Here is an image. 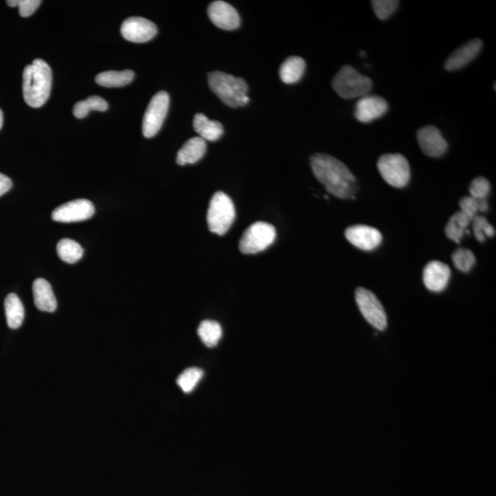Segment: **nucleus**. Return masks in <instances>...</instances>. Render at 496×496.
<instances>
[{"instance_id": "obj_34", "label": "nucleus", "mask_w": 496, "mask_h": 496, "mask_svg": "<svg viewBox=\"0 0 496 496\" xmlns=\"http://www.w3.org/2000/svg\"><path fill=\"white\" fill-rule=\"evenodd\" d=\"M40 3L42 1L40 0H18L20 15L23 18L33 15L40 7Z\"/></svg>"}, {"instance_id": "obj_20", "label": "nucleus", "mask_w": 496, "mask_h": 496, "mask_svg": "<svg viewBox=\"0 0 496 496\" xmlns=\"http://www.w3.org/2000/svg\"><path fill=\"white\" fill-rule=\"evenodd\" d=\"M193 127L200 137L204 141L219 140L223 135V126L217 121H211L202 113L194 116Z\"/></svg>"}, {"instance_id": "obj_26", "label": "nucleus", "mask_w": 496, "mask_h": 496, "mask_svg": "<svg viewBox=\"0 0 496 496\" xmlns=\"http://www.w3.org/2000/svg\"><path fill=\"white\" fill-rule=\"evenodd\" d=\"M198 335L206 346L209 347H216L218 344L220 338H222V326L216 321H203L200 324Z\"/></svg>"}, {"instance_id": "obj_31", "label": "nucleus", "mask_w": 496, "mask_h": 496, "mask_svg": "<svg viewBox=\"0 0 496 496\" xmlns=\"http://www.w3.org/2000/svg\"><path fill=\"white\" fill-rule=\"evenodd\" d=\"M469 194L472 198L477 201H487L490 193H491V184L488 179L478 176L471 182L469 188Z\"/></svg>"}, {"instance_id": "obj_5", "label": "nucleus", "mask_w": 496, "mask_h": 496, "mask_svg": "<svg viewBox=\"0 0 496 496\" xmlns=\"http://www.w3.org/2000/svg\"><path fill=\"white\" fill-rule=\"evenodd\" d=\"M236 218V208L230 197L222 191L213 196L207 213L208 227L211 233L223 236Z\"/></svg>"}, {"instance_id": "obj_10", "label": "nucleus", "mask_w": 496, "mask_h": 496, "mask_svg": "<svg viewBox=\"0 0 496 496\" xmlns=\"http://www.w3.org/2000/svg\"><path fill=\"white\" fill-rule=\"evenodd\" d=\"M95 213L94 205L88 200H75L55 209L52 218L58 223H77L91 218Z\"/></svg>"}, {"instance_id": "obj_21", "label": "nucleus", "mask_w": 496, "mask_h": 496, "mask_svg": "<svg viewBox=\"0 0 496 496\" xmlns=\"http://www.w3.org/2000/svg\"><path fill=\"white\" fill-rule=\"evenodd\" d=\"M306 61L301 57H291L287 58L280 68V77L283 83L295 84L299 82L306 72Z\"/></svg>"}, {"instance_id": "obj_3", "label": "nucleus", "mask_w": 496, "mask_h": 496, "mask_svg": "<svg viewBox=\"0 0 496 496\" xmlns=\"http://www.w3.org/2000/svg\"><path fill=\"white\" fill-rule=\"evenodd\" d=\"M208 81L214 94L231 108H239L249 103L248 86L242 77L214 71L209 73Z\"/></svg>"}, {"instance_id": "obj_29", "label": "nucleus", "mask_w": 496, "mask_h": 496, "mask_svg": "<svg viewBox=\"0 0 496 496\" xmlns=\"http://www.w3.org/2000/svg\"><path fill=\"white\" fill-rule=\"evenodd\" d=\"M452 261L455 268L463 272L471 271L476 263L474 253L466 248H460L455 251L452 255Z\"/></svg>"}, {"instance_id": "obj_22", "label": "nucleus", "mask_w": 496, "mask_h": 496, "mask_svg": "<svg viewBox=\"0 0 496 496\" xmlns=\"http://www.w3.org/2000/svg\"><path fill=\"white\" fill-rule=\"evenodd\" d=\"M5 313L8 327L13 329H19L24 320V307L18 295L10 294L5 300Z\"/></svg>"}, {"instance_id": "obj_32", "label": "nucleus", "mask_w": 496, "mask_h": 496, "mask_svg": "<svg viewBox=\"0 0 496 496\" xmlns=\"http://www.w3.org/2000/svg\"><path fill=\"white\" fill-rule=\"evenodd\" d=\"M474 225V233L479 242H486V237L495 236V229L488 223V220L483 216H475L472 220Z\"/></svg>"}, {"instance_id": "obj_28", "label": "nucleus", "mask_w": 496, "mask_h": 496, "mask_svg": "<svg viewBox=\"0 0 496 496\" xmlns=\"http://www.w3.org/2000/svg\"><path fill=\"white\" fill-rule=\"evenodd\" d=\"M203 376V370L199 368H190L179 375L176 384L186 393H190L195 388Z\"/></svg>"}, {"instance_id": "obj_15", "label": "nucleus", "mask_w": 496, "mask_h": 496, "mask_svg": "<svg viewBox=\"0 0 496 496\" xmlns=\"http://www.w3.org/2000/svg\"><path fill=\"white\" fill-rule=\"evenodd\" d=\"M208 15L216 27L233 31L239 27L240 16L236 8L227 2L214 1L208 7Z\"/></svg>"}, {"instance_id": "obj_12", "label": "nucleus", "mask_w": 496, "mask_h": 496, "mask_svg": "<svg viewBox=\"0 0 496 496\" xmlns=\"http://www.w3.org/2000/svg\"><path fill=\"white\" fill-rule=\"evenodd\" d=\"M416 138L423 153L431 158H440L449 149L448 142L443 137L440 130L433 126L420 128Z\"/></svg>"}, {"instance_id": "obj_11", "label": "nucleus", "mask_w": 496, "mask_h": 496, "mask_svg": "<svg viewBox=\"0 0 496 496\" xmlns=\"http://www.w3.org/2000/svg\"><path fill=\"white\" fill-rule=\"evenodd\" d=\"M121 33L124 39L132 43H146L158 33L155 23L141 17H130L124 20L121 27Z\"/></svg>"}, {"instance_id": "obj_7", "label": "nucleus", "mask_w": 496, "mask_h": 496, "mask_svg": "<svg viewBox=\"0 0 496 496\" xmlns=\"http://www.w3.org/2000/svg\"><path fill=\"white\" fill-rule=\"evenodd\" d=\"M276 230L268 223L257 222L249 226L241 237L239 249L243 254L251 255L265 250L274 243Z\"/></svg>"}, {"instance_id": "obj_33", "label": "nucleus", "mask_w": 496, "mask_h": 496, "mask_svg": "<svg viewBox=\"0 0 496 496\" xmlns=\"http://www.w3.org/2000/svg\"><path fill=\"white\" fill-rule=\"evenodd\" d=\"M400 2L396 0H373L371 1L374 13L381 20H385L393 15L399 7Z\"/></svg>"}, {"instance_id": "obj_13", "label": "nucleus", "mask_w": 496, "mask_h": 496, "mask_svg": "<svg viewBox=\"0 0 496 496\" xmlns=\"http://www.w3.org/2000/svg\"><path fill=\"white\" fill-rule=\"evenodd\" d=\"M345 236L354 246L364 251L374 250L382 242L381 232L364 225L350 226L345 231Z\"/></svg>"}, {"instance_id": "obj_17", "label": "nucleus", "mask_w": 496, "mask_h": 496, "mask_svg": "<svg viewBox=\"0 0 496 496\" xmlns=\"http://www.w3.org/2000/svg\"><path fill=\"white\" fill-rule=\"evenodd\" d=\"M481 48H483V42L481 39L476 38L469 40L465 45L460 46L449 55L444 63L446 70L456 71L464 68L477 57Z\"/></svg>"}, {"instance_id": "obj_1", "label": "nucleus", "mask_w": 496, "mask_h": 496, "mask_svg": "<svg viewBox=\"0 0 496 496\" xmlns=\"http://www.w3.org/2000/svg\"><path fill=\"white\" fill-rule=\"evenodd\" d=\"M315 178L326 190L339 199H353L358 183L353 173L338 158L326 153H315L310 159Z\"/></svg>"}, {"instance_id": "obj_23", "label": "nucleus", "mask_w": 496, "mask_h": 496, "mask_svg": "<svg viewBox=\"0 0 496 496\" xmlns=\"http://www.w3.org/2000/svg\"><path fill=\"white\" fill-rule=\"evenodd\" d=\"M472 220L464 214L463 211H458L449 218L445 227L446 236L448 239L459 243L465 233H469L467 228Z\"/></svg>"}, {"instance_id": "obj_35", "label": "nucleus", "mask_w": 496, "mask_h": 496, "mask_svg": "<svg viewBox=\"0 0 496 496\" xmlns=\"http://www.w3.org/2000/svg\"><path fill=\"white\" fill-rule=\"evenodd\" d=\"M13 187V181L4 174L0 173V197L7 193Z\"/></svg>"}, {"instance_id": "obj_27", "label": "nucleus", "mask_w": 496, "mask_h": 496, "mask_svg": "<svg viewBox=\"0 0 496 496\" xmlns=\"http://www.w3.org/2000/svg\"><path fill=\"white\" fill-rule=\"evenodd\" d=\"M108 108V103L104 98L98 97V96H91L85 100L78 101L77 103H75L73 113L75 118L83 119L89 114L91 110L105 112Z\"/></svg>"}, {"instance_id": "obj_8", "label": "nucleus", "mask_w": 496, "mask_h": 496, "mask_svg": "<svg viewBox=\"0 0 496 496\" xmlns=\"http://www.w3.org/2000/svg\"><path fill=\"white\" fill-rule=\"evenodd\" d=\"M356 303L368 323L376 329L384 331L387 327V315L381 301L373 292L358 288L355 292Z\"/></svg>"}, {"instance_id": "obj_24", "label": "nucleus", "mask_w": 496, "mask_h": 496, "mask_svg": "<svg viewBox=\"0 0 496 496\" xmlns=\"http://www.w3.org/2000/svg\"><path fill=\"white\" fill-rule=\"evenodd\" d=\"M135 78L132 70L106 71L96 77V82L105 88H121L129 85Z\"/></svg>"}, {"instance_id": "obj_14", "label": "nucleus", "mask_w": 496, "mask_h": 496, "mask_svg": "<svg viewBox=\"0 0 496 496\" xmlns=\"http://www.w3.org/2000/svg\"><path fill=\"white\" fill-rule=\"evenodd\" d=\"M389 104L384 98L376 95H366L359 98L356 104L354 115L361 123H371L382 117L388 112Z\"/></svg>"}, {"instance_id": "obj_25", "label": "nucleus", "mask_w": 496, "mask_h": 496, "mask_svg": "<svg viewBox=\"0 0 496 496\" xmlns=\"http://www.w3.org/2000/svg\"><path fill=\"white\" fill-rule=\"evenodd\" d=\"M57 251L58 256L68 264H75L83 257L84 250L80 243L71 239H62L57 243Z\"/></svg>"}, {"instance_id": "obj_4", "label": "nucleus", "mask_w": 496, "mask_h": 496, "mask_svg": "<svg viewBox=\"0 0 496 496\" xmlns=\"http://www.w3.org/2000/svg\"><path fill=\"white\" fill-rule=\"evenodd\" d=\"M373 86L370 77L359 74L350 66H343L332 81L333 91L345 100L364 97L371 91Z\"/></svg>"}, {"instance_id": "obj_2", "label": "nucleus", "mask_w": 496, "mask_h": 496, "mask_svg": "<svg viewBox=\"0 0 496 496\" xmlns=\"http://www.w3.org/2000/svg\"><path fill=\"white\" fill-rule=\"evenodd\" d=\"M53 74L50 66L42 59L34 60L23 71V97L33 108L45 105L50 96Z\"/></svg>"}, {"instance_id": "obj_30", "label": "nucleus", "mask_w": 496, "mask_h": 496, "mask_svg": "<svg viewBox=\"0 0 496 496\" xmlns=\"http://www.w3.org/2000/svg\"><path fill=\"white\" fill-rule=\"evenodd\" d=\"M460 211L474 220V217L477 216L478 211L486 213L488 211V203L487 201H477L471 196L463 197L460 201Z\"/></svg>"}, {"instance_id": "obj_6", "label": "nucleus", "mask_w": 496, "mask_h": 496, "mask_svg": "<svg viewBox=\"0 0 496 496\" xmlns=\"http://www.w3.org/2000/svg\"><path fill=\"white\" fill-rule=\"evenodd\" d=\"M379 174L389 185L394 188H405L411 179L410 165L400 153H386L378 160Z\"/></svg>"}, {"instance_id": "obj_9", "label": "nucleus", "mask_w": 496, "mask_h": 496, "mask_svg": "<svg viewBox=\"0 0 496 496\" xmlns=\"http://www.w3.org/2000/svg\"><path fill=\"white\" fill-rule=\"evenodd\" d=\"M170 108V95L165 91H159L148 104L143 120L144 137L152 138L160 130Z\"/></svg>"}, {"instance_id": "obj_36", "label": "nucleus", "mask_w": 496, "mask_h": 496, "mask_svg": "<svg viewBox=\"0 0 496 496\" xmlns=\"http://www.w3.org/2000/svg\"><path fill=\"white\" fill-rule=\"evenodd\" d=\"M3 126V112L2 110H0V130H1Z\"/></svg>"}, {"instance_id": "obj_19", "label": "nucleus", "mask_w": 496, "mask_h": 496, "mask_svg": "<svg viewBox=\"0 0 496 496\" xmlns=\"http://www.w3.org/2000/svg\"><path fill=\"white\" fill-rule=\"evenodd\" d=\"M206 153V141L200 136L186 142L176 155V163L181 165L195 164Z\"/></svg>"}, {"instance_id": "obj_18", "label": "nucleus", "mask_w": 496, "mask_h": 496, "mask_svg": "<svg viewBox=\"0 0 496 496\" xmlns=\"http://www.w3.org/2000/svg\"><path fill=\"white\" fill-rule=\"evenodd\" d=\"M34 303L40 311L53 313L57 310V301L51 284L45 278H37L33 284Z\"/></svg>"}, {"instance_id": "obj_16", "label": "nucleus", "mask_w": 496, "mask_h": 496, "mask_svg": "<svg viewBox=\"0 0 496 496\" xmlns=\"http://www.w3.org/2000/svg\"><path fill=\"white\" fill-rule=\"evenodd\" d=\"M451 275V269L446 264L437 260L430 261L423 269V284L429 291L440 292L448 286Z\"/></svg>"}]
</instances>
